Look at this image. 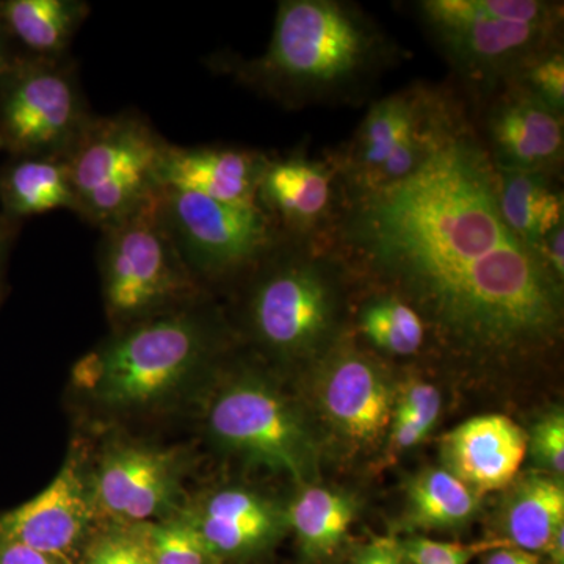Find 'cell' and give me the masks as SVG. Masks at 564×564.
<instances>
[{"label": "cell", "mask_w": 564, "mask_h": 564, "mask_svg": "<svg viewBox=\"0 0 564 564\" xmlns=\"http://www.w3.org/2000/svg\"><path fill=\"white\" fill-rule=\"evenodd\" d=\"M188 519L217 558L261 551L288 527L285 510L247 488L212 492Z\"/></svg>", "instance_id": "d6986e66"}, {"label": "cell", "mask_w": 564, "mask_h": 564, "mask_svg": "<svg viewBox=\"0 0 564 564\" xmlns=\"http://www.w3.org/2000/svg\"><path fill=\"white\" fill-rule=\"evenodd\" d=\"M17 55L11 50V41L9 35H7L6 29H3L2 22H0V73L13 62Z\"/></svg>", "instance_id": "ab89813d"}, {"label": "cell", "mask_w": 564, "mask_h": 564, "mask_svg": "<svg viewBox=\"0 0 564 564\" xmlns=\"http://www.w3.org/2000/svg\"><path fill=\"white\" fill-rule=\"evenodd\" d=\"M481 560L484 564H541L540 555L511 544L486 552Z\"/></svg>", "instance_id": "8d00e7d4"}, {"label": "cell", "mask_w": 564, "mask_h": 564, "mask_svg": "<svg viewBox=\"0 0 564 564\" xmlns=\"http://www.w3.org/2000/svg\"><path fill=\"white\" fill-rule=\"evenodd\" d=\"M317 383L323 419L345 443L373 445L388 433L397 391L369 355L340 343L326 352Z\"/></svg>", "instance_id": "7c38bea8"}, {"label": "cell", "mask_w": 564, "mask_h": 564, "mask_svg": "<svg viewBox=\"0 0 564 564\" xmlns=\"http://www.w3.org/2000/svg\"><path fill=\"white\" fill-rule=\"evenodd\" d=\"M356 516V503L345 492L322 486H304L285 510L303 554L322 560L344 543Z\"/></svg>", "instance_id": "cb8c5ba5"}, {"label": "cell", "mask_w": 564, "mask_h": 564, "mask_svg": "<svg viewBox=\"0 0 564 564\" xmlns=\"http://www.w3.org/2000/svg\"><path fill=\"white\" fill-rule=\"evenodd\" d=\"M161 198L174 243L198 282L250 273L284 237L259 204L218 203L173 188H162Z\"/></svg>", "instance_id": "8fae6325"}, {"label": "cell", "mask_w": 564, "mask_h": 564, "mask_svg": "<svg viewBox=\"0 0 564 564\" xmlns=\"http://www.w3.org/2000/svg\"><path fill=\"white\" fill-rule=\"evenodd\" d=\"M0 564H65L31 547L14 543H0Z\"/></svg>", "instance_id": "d590c367"}, {"label": "cell", "mask_w": 564, "mask_h": 564, "mask_svg": "<svg viewBox=\"0 0 564 564\" xmlns=\"http://www.w3.org/2000/svg\"><path fill=\"white\" fill-rule=\"evenodd\" d=\"M95 117L69 57L18 54L0 73V140L17 158H68Z\"/></svg>", "instance_id": "9c48e42d"}, {"label": "cell", "mask_w": 564, "mask_h": 564, "mask_svg": "<svg viewBox=\"0 0 564 564\" xmlns=\"http://www.w3.org/2000/svg\"><path fill=\"white\" fill-rule=\"evenodd\" d=\"M329 240L455 350L508 358L558 343L563 284L505 223L473 126L399 184L344 198Z\"/></svg>", "instance_id": "6da1fadb"}, {"label": "cell", "mask_w": 564, "mask_h": 564, "mask_svg": "<svg viewBox=\"0 0 564 564\" xmlns=\"http://www.w3.org/2000/svg\"><path fill=\"white\" fill-rule=\"evenodd\" d=\"M522 85L556 113L564 111V55L562 50L538 58L518 77Z\"/></svg>", "instance_id": "f546056e"}, {"label": "cell", "mask_w": 564, "mask_h": 564, "mask_svg": "<svg viewBox=\"0 0 564 564\" xmlns=\"http://www.w3.org/2000/svg\"><path fill=\"white\" fill-rule=\"evenodd\" d=\"M502 540L532 554H543L545 544L564 525V488L552 475H529L508 494L500 516Z\"/></svg>", "instance_id": "7402d4cb"}, {"label": "cell", "mask_w": 564, "mask_h": 564, "mask_svg": "<svg viewBox=\"0 0 564 564\" xmlns=\"http://www.w3.org/2000/svg\"><path fill=\"white\" fill-rule=\"evenodd\" d=\"M543 473L555 478L564 474V415L563 411L544 415L527 434V454Z\"/></svg>", "instance_id": "f1b7e54d"}, {"label": "cell", "mask_w": 564, "mask_h": 564, "mask_svg": "<svg viewBox=\"0 0 564 564\" xmlns=\"http://www.w3.org/2000/svg\"><path fill=\"white\" fill-rule=\"evenodd\" d=\"M486 101L484 144L494 166L558 177L564 154L563 115L519 80L508 82Z\"/></svg>", "instance_id": "4fadbf2b"}, {"label": "cell", "mask_w": 564, "mask_h": 564, "mask_svg": "<svg viewBox=\"0 0 564 564\" xmlns=\"http://www.w3.org/2000/svg\"><path fill=\"white\" fill-rule=\"evenodd\" d=\"M443 408V397L436 386L426 381H413L395 392L392 414L413 415L436 425Z\"/></svg>", "instance_id": "1f68e13d"}, {"label": "cell", "mask_w": 564, "mask_h": 564, "mask_svg": "<svg viewBox=\"0 0 564 564\" xmlns=\"http://www.w3.org/2000/svg\"><path fill=\"white\" fill-rule=\"evenodd\" d=\"M352 564H408L402 543L393 536L375 538L362 545L352 558Z\"/></svg>", "instance_id": "836d02e7"}, {"label": "cell", "mask_w": 564, "mask_h": 564, "mask_svg": "<svg viewBox=\"0 0 564 564\" xmlns=\"http://www.w3.org/2000/svg\"><path fill=\"white\" fill-rule=\"evenodd\" d=\"M339 251L329 237H282L250 272L248 325L256 343L291 361L325 351L339 329Z\"/></svg>", "instance_id": "5b68a950"}, {"label": "cell", "mask_w": 564, "mask_h": 564, "mask_svg": "<svg viewBox=\"0 0 564 564\" xmlns=\"http://www.w3.org/2000/svg\"><path fill=\"white\" fill-rule=\"evenodd\" d=\"M85 564H154L137 527L99 536L85 555Z\"/></svg>", "instance_id": "4dcf8cb0"}, {"label": "cell", "mask_w": 564, "mask_h": 564, "mask_svg": "<svg viewBox=\"0 0 564 564\" xmlns=\"http://www.w3.org/2000/svg\"><path fill=\"white\" fill-rule=\"evenodd\" d=\"M258 204L288 239H326L344 204L336 165L304 154L269 158Z\"/></svg>", "instance_id": "5bb4252c"}, {"label": "cell", "mask_w": 564, "mask_h": 564, "mask_svg": "<svg viewBox=\"0 0 564 564\" xmlns=\"http://www.w3.org/2000/svg\"><path fill=\"white\" fill-rule=\"evenodd\" d=\"M3 148V143H2V140H0V150H2Z\"/></svg>", "instance_id": "60d3db41"}, {"label": "cell", "mask_w": 564, "mask_h": 564, "mask_svg": "<svg viewBox=\"0 0 564 564\" xmlns=\"http://www.w3.org/2000/svg\"><path fill=\"white\" fill-rule=\"evenodd\" d=\"M269 155L234 147L169 144L161 166L162 188L195 193L214 202L258 204L259 181Z\"/></svg>", "instance_id": "ac0fdd59"}, {"label": "cell", "mask_w": 564, "mask_h": 564, "mask_svg": "<svg viewBox=\"0 0 564 564\" xmlns=\"http://www.w3.org/2000/svg\"><path fill=\"white\" fill-rule=\"evenodd\" d=\"M95 511L91 488L73 459L43 492L0 516V543L25 545L65 563L87 534Z\"/></svg>", "instance_id": "2e32d148"}, {"label": "cell", "mask_w": 564, "mask_h": 564, "mask_svg": "<svg viewBox=\"0 0 564 564\" xmlns=\"http://www.w3.org/2000/svg\"><path fill=\"white\" fill-rule=\"evenodd\" d=\"M84 0H6L0 22L28 57H69V47L90 14Z\"/></svg>", "instance_id": "ffe728a7"}, {"label": "cell", "mask_w": 564, "mask_h": 564, "mask_svg": "<svg viewBox=\"0 0 564 564\" xmlns=\"http://www.w3.org/2000/svg\"><path fill=\"white\" fill-rule=\"evenodd\" d=\"M135 527L154 564H212L217 558L188 518Z\"/></svg>", "instance_id": "4316f807"}, {"label": "cell", "mask_w": 564, "mask_h": 564, "mask_svg": "<svg viewBox=\"0 0 564 564\" xmlns=\"http://www.w3.org/2000/svg\"><path fill=\"white\" fill-rule=\"evenodd\" d=\"M415 9L445 61L481 99L562 50V2L422 0Z\"/></svg>", "instance_id": "3957f363"}, {"label": "cell", "mask_w": 564, "mask_h": 564, "mask_svg": "<svg viewBox=\"0 0 564 564\" xmlns=\"http://www.w3.org/2000/svg\"><path fill=\"white\" fill-rule=\"evenodd\" d=\"M169 144L137 111L96 115L66 158L76 214L104 229L139 210L162 191Z\"/></svg>", "instance_id": "ba28073f"}, {"label": "cell", "mask_w": 564, "mask_h": 564, "mask_svg": "<svg viewBox=\"0 0 564 564\" xmlns=\"http://www.w3.org/2000/svg\"><path fill=\"white\" fill-rule=\"evenodd\" d=\"M538 254L541 256L547 269L554 274L556 280H564V225L549 234L547 237L538 245Z\"/></svg>", "instance_id": "e575fe53"}, {"label": "cell", "mask_w": 564, "mask_h": 564, "mask_svg": "<svg viewBox=\"0 0 564 564\" xmlns=\"http://www.w3.org/2000/svg\"><path fill=\"white\" fill-rule=\"evenodd\" d=\"M434 423L413 415L392 414L388 429V452L391 456L403 454L415 445L421 444Z\"/></svg>", "instance_id": "d6a6232c"}, {"label": "cell", "mask_w": 564, "mask_h": 564, "mask_svg": "<svg viewBox=\"0 0 564 564\" xmlns=\"http://www.w3.org/2000/svg\"><path fill=\"white\" fill-rule=\"evenodd\" d=\"M397 46L361 9L339 0H282L259 57L218 58V69L284 107L359 101Z\"/></svg>", "instance_id": "7a4b0ae2"}, {"label": "cell", "mask_w": 564, "mask_h": 564, "mask_svg": "<svg viewBox=\"0 0 564 564\" xmlns=\"http://www.w3.org/2000/svg\"><path fill=\"white\" fill-rule=\"evenodd\" d=\"M478 499L444 467H430L408 485L406 524L423 530L458 529L477 513Z\"/></svg>", "instance_id": "d4e9b609"}, {"label": "cell", "mask_w": 564, "mask_h": 564, "mask_svg": "<svg viewBox=\"0 0 564 564\" xmlns=\"http://www.w3.org/2000/svg\"><path fill=\"white\" fill-rule=\"evenodd\" d=\"M555 180L547 174L497 170L500 214L508 228L533 250L564 225L563 193Z\"/></svg>", "instance_id": "44dd1931"}, {"label": "cell", "mask_w": 564, "mask_h": 564, "mask_svg": "<svg viewBox=\"0 0 564 564\" xmlns=\"http://www.w3.org/2000/svg\"><path fill=\"white\" fill-rule=\"evenodd\" d=\"M359 332L378 350L393 356H411L425 340V323L414 307L393 293L369 300L358 315Z\"/></svg>", "instance_id": "484cf974"}, {"label": "cell", "mask_w": 564, "mask_h": 564, "mask_svg": "<svg viewBox=\"0 0 564 564\" xmlns=\"http://www.w3.org/2000/svg\"><path fill=\"white\" fill-rule=\"evenodd\" d=\"M220 329L196 303L118 329L73 370L74 383L115 410H141L172 397L217 350Z\"/></svg>", "instance_id": "277c9868"}, {"label": "cell", "mask_w": 564, "mask_h": 564, "mask_svg": "<svg viewBox=\"0 0 564 564\" xmlns=\"http://www.w3.org/2000/svg\"><path fill=\"white\" fill-rule=\"evenodd\" d=\"M207 425L214 440L232 454L300 484L314 478L313 432L291 400L262 378L247 375L223 388L210 404Z\"/></svg>", "instance_id": "30bf717a"}, {"label": "cell", "mask_w": 564, "mask_h": 564, "mask_svg": "<svg viewBox=\"0 0 564 564\" xmlns=\"http://www.w3.org/2000/svg\"><path fill=\"white\" fill-rule=\"evenodd\" d=\"M180 473V459L172 451L115 445L104 455L93 480L95 510L124 524H150L173 507Z\"/></svg>", "instance_id": "9a60e30c"}, {"label": "cell", "mask_w": 564, "mask_h": 564, "mask_svg": "<svg viewBox=\"0 0 564 564\" xmlns=\"http://www.w3.org/2000/svg\"><path fill=\"white\" fill-rule=\"evenodd\" d=\"M10 218H0V276H2L3 262H6L7 251H9L11 236H13V226Z\"/></svg>", "instance_id": "f35d334b"}, {"label": "cell", "mask_w": 564, "mask_h": 564, "mask_svg": "<svg viewBox=\"0 0 564 564\" xmlns=\"http://www.w3.org/2000/svg\"><path fill=\"white\" fill-rule=\"evenodd\" d=\"M0 203L13 221L61 209L76 214L66 159L17 158L0 176Z\"/></svg>", "instance_id": "603a6c76"}, {"label": "cell", "mask_w": 564, "mask_h": 564, "mask_svg": "<svg viewBox=\"0 0 564 564\" xmlns=\"http://www.w3.org/2000/svg\"><path fill=\"white\" fill-rule=\"evenodd\" d=\"M408 564H469L477 556L485 555L492 549L510 545L502 538L475 541V543H451L434 541L429 538H413L400 541Z\"/></svg>", "instance_id": "83f0119b"}, {"label": "cell", "mask_w": 564, "mask_h": 564, "mask_svg": "<svg viewBox=\"0 0 564 564\" xmlns=\"http://www.w3.org/2000/svg\"><path fill=\"white\" fill-rule=\"evenodd\" d=\"M454 93L414 84L375 101L337 158L344 198L370 195L417 172L470 128Z\"/></svg>", "instance_id": "8992f818"}, {"label": "cell", "mask_w": 564, "mask_h": 564, "mask_svg": "<svg viewBox=\"0 0 564 564\" xmlns=\"http://www.w3.org/2000/svg\"><path fill=\"white\" fill-rule=\"evenodd\" d=\"M543 554L552 564H564V525L558 527L545 544Z\"/></svg>", "instance_id": "74e56055"}, {"label": "cell", "mask_w": 564, "mask_h": 564, "mask_svg": "<svg viewBox=\"0 0 564 564\" xmlns=\"http://www.w3.org/2000/svg\"><path fill=\"white\" fill-rule=\"evenodd\" d=\"M161 193L101 229L104 304L118 329L191 306L202 289L163 218Z\"/></svg>", "instance_id": "52a82bcc"}, {"label": "cell", "mask_w": 564, "mask_h": 564, "mask_svg": "<svg viewBox=\"0 0 564 564\" xmlns=\"http://www.w3.org/2000/svg\"><path fill=\"white\" fill-rule=\"evenodd\" d=\"M527 456V433L510 417L469 419L441 443L444 469L481 497L513 485Z\"/></svg>", "instance_id": "e0dca14e"}]
</instances>
